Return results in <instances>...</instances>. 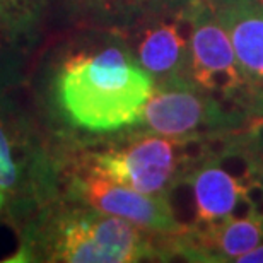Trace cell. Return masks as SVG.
<instances>
[{
    "mask_svg": "<svg viewBox=\"0 0 263 263\" xmlns=\"http://www.w3.org/2000/svg\"><path fill=\"white\" fill-rule=\"evenodd\" d=\"M154 81L122 36L67 55L55 76V98L72 127L113 134L140 125Z\"/></svg>",
    "mask_w": 263,
    "mask_h": 263,
    "instance_id": "6da1fadb",
    "label": "cell"
},
{
    "mask_svg": "<svg viewBox=\"0 0 263 263\" xmlns=\"http://www.w3.org/2000/svg\"><path fill=\"white\" fill-rule=\"evenodd\" d=\"M28 255V260L64 263L173 260L167 234L147 231L73 200L70 205L50 209L31 226Z\"/></svg>",
    "mask_w": 263,
    "mask_h": 263,
    "instance_id": "7a4b0ae2",
    "label": "cell"
},
{
    "mask_svg": "<svg viewBox=\"0 0 263 263\" xmlns=\"http://www.w3.org/2000/svg\"><path fill=\"white\" fill-rule=\"evenodd\" d=\"M258 123L210 137L205 144L175 190L188 195L190 215L185 219V229L255 209L263 210L255 162V128Z\"/></svg>",
    "mask_w": 263,
    "mask_h": 263,
    "instance_id": "3957f363",
    "label": "cell"
},
{
    "mask_svg": "<svg viewBox=\"0 0 263 263\" xmlns=\"http://www.w3.org/2000/svg\"><path fill=\"white\" fill-rule=\"evenodd\" d=\"M209 139L170 137L151 130L134 132L104 149L89 152L82 161L134 190L171 197Z\"/></svg>",
    "mask_w": 263,
    "mask_h": 263,
    "instance_id": "277c9868",
    "label": "cell"
},
{
    "mask_svg": "<svg viewBox=\"0 0 263 263\" xmlns=\"http://www.w3.org/2000/svg\"><path fill=\"white\" fill-rule=\"evenodd\" d=\"M190 4L144 14L122 28L120 36L154 81V87L195 86L190 70Z\"/></svg>",
    "mask_w": 263,
    "mask_h": 263,
    "instance_id": "5b68a950",
    "label": "cell"
},
{
    "mask_svg": "<svg viewBox=\"0 0 263 263\" xmlns=\"http://www.w3.org/2000/svg\"><path fill=\"white\" fill-rule=\"evenodd\" d=\"M256 123L197 86L154 87L144 108L140 125L145 130L170 137H214Z\"/></svg>",
    "mask_w": 263,
    "mask_h": 263,
    "instance_id": "8992f818",
    "label": "cell"
},
{
    "mask_svg": "<svg viewBox=\"0 0 263 263\" xmlns=\"http://www.w3.org/2000/svg\"><path fill=\"white\" fill-rule=\"evenodd\" d=\"M190 21L192 82L248 115L234 46L212 2L193 0L190 4Z\"/></svg>",
    "mask_w": 263,
    "mask_h": 263,
    "instance_id": "52a82bcc",
    "label": "cell"
},
{
    "mask_svg": "<svg viewBox=\"0 0 263 263\" xmlns=\"http://www.w3.org/2000/svg\"><path fill=\"white\" fill-rule=\"evenodd\" d=\"M67 192L73 202L130 220L147 231L175 234L185 229L176 217L170 197L147 195L134 190L113 181L84 161L68 176Z\"/></svg>",
    "mask_w": 263,
    "mask_h": 263,
    "instance_id": "ba28073f",
    "label": "cell"
},
{
    "mask_svg": "<svg viewBox=\"0 0 263 263\" xmlns=\"http://www.w3.org/2000/svg\"><path fill=\"white\" fill-rule=\"evenodd\" d=\"M263 243V210L186 228L167 234L171 256L195 263H236L239 256Z\"/></svg>",
    "mask_w": 263,
    "mask_h": 263,
    "instance_id": "9c48e42d",
    "label": "cell"
},
{
    "mask_svg": "<svg viewBox=\"0 0 263 263\" xmlns=\"http://www.w3.org/2000/svg\"><path fill=\"white\" fill-rule=\"evenodd\" d=\"M212 5L234 46L248 115L263 122V2L228 0Z\"/></svg>",
    "mask_w": 263,
    "mask_h": 263,
    "instance_id": "30bf717a",
    "label": "cell"
},
{
    "mask_svg": "<svg viewBox=\"0 0 263 263\" xmlns=\"http://www.w3.org/2000/svg\"><path fill=\"white\" fill-rule=\"evenodd\" d=\"M14 144L10 140L7 130L0 123V210H2L5 198L21 180V170L14 157Z\"/></svg>",
    "mask_w": 263,
    "mask_h": 263,
    "instance_id": "8fae6325",
    "label": "cell"
},
{
    "mask_svg": "<svg viewBox=\"0 0 263 263\" xmlns=\"http://www.w3.org/2000/svg\"><path fill=\"white\" fill-rule=\"evenodd\" d=\"M45 0H0V19L10 28H26L38 17Z\"/></svg>",
    "mask_w": 263,
    "mask_h": 263,
    "instance_id": "7c38bea8",
    "label": "cell"
},
{
    "mask_svg": "<svg viewBox=\"0 0 263 263\" xmlns=\"http://www.w3.org/2000/svg\"><path fill=\"white\" fill-rule=\"evenodd\" d=\"M255 162H256V173H258L260 193L263 202V122H260L255 128Z\"/></svg>",
    "mask_w": 263,
    "mask_h": 263,
    "instance_id": "4fadbf2b",
    "label": "cell"
},
{
    "mask_svg": "<svg viewBox=\"0 0 263 263\" xmlns=\"http://www.w3.org/2000/svg\"><path fill=\"white\" fill-rule=\"evenodd\" d=\"M149 2V12H154V10H161V9H176V7H183V5L190 4L192 0H147Z\"/></svg>",
    "mask_w": 263,
    "mask_h": 263,
    "instance_id": "5bb4252c",
    "label": "cell"
},
{
    "mask_svg": "<svg viewBox=\"0 0 263 263\" xmlns=\"http://www.w3.org/2000/svg\"><path fill=\"white\" fill-rule=\"evenodd\" d=\"M236 263H263V243L255 246L253 250H250L243 256H239Z\"/></svg>",
    "mask_w": 263,
    "mask_h": 263,
    "instance_id": "9a60e30c",
    "label": "cell"
},
{
    "mask_svg": "<svg viewBox=\"0 0 263 263\" xmlns=\"http://www.w3.org/2000/svg\"><path fill=\"white\" fill-rule=\"evenodd\" d=\"M212 4H222V2H228V0H210Z\"/></svg>",
    "mask_w": 263,
    "mask_h": 263,
    "instance_id": "2e32d148",
    "label": "cell"
},
{
    "mask_svg": "<svg viewBox=\"0 0 263 263\" xmlns=\"http://www.w3.org/2000/svg\"><path fill=\"white\" fill-rule=\"evenodd\" d=\"M147 10H149V4H147Z\"/></svg>",
    "mask_w": 263,
    "mask_h": 263,
    "instance_id": "e0dca14e",
    "label": "cell"
},
{
    "mask_svg": "<svg viewBox=\"0 0 263 263\" xmlns=\"http://www.w3.org/2000/svg\"><path fill=\"white\" fill-rule=\"evenodd\" d=\"M261 2H263V0H261Z\"/></svg>",
    "mask_w": 263,
    "mask_h": 263,
    "instance_id": "ac0fdd59",
    "label": "cell"
}]
</instances>
